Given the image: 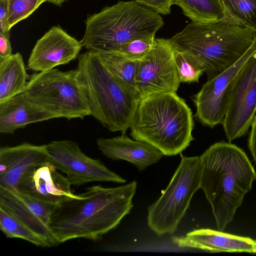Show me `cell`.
<instances>
[{
	"mask_svg": "<svg viewBox=\"0 0 256 256\" xmlns=\"http://www.w3.org/2000/svg\"><path fill=\"white\" fill-rule=\"evenodd\" d=\"M200 156V188L211 205L218 230L223 231L250 190L256 173L246 152L230 142H216Z\"/></svg>",
	"mask_w": 256,
	"mask_h": 256,
	"instance_id": "7a4b0ae2",
	"label": "cell"
},
{
	"mask_svg": "<svg viewBox=\"0 0 256 256\" xmlns=\"http://www.w3.org/2000/svg\"><path fill=\"white\" fill-rule=\"evenodd\" d=\"M66 0H48L47 2L52 3L57 6H60L62 4L66 2Z\"/></svg>",
	"mask_w": 256,
	"mask_h": 256,
	"instance_id": "1f68e13d",
	"label": "cell"
},
{
	"mask_svg": "<svg viewBox=\"0 0 256 256\" xmlns=\"http://www.w3.org/2000/svg\"><path fill=\"white\" fill-rule=\"evenodd\" d=\"M256 29L228 20L192 22L170 38L174 49L186 52L202 67L210 80L234 64L251 46Z\"/></svg>",
	"mask_w": 256,
	"mask_h": 256,
	"instance_id": "277c9868",
	"label": "cell"
},
{
	"mask_svg": "<svg viewBox=\"0 0 256 256\" xmlns=\"http://www.w3.org/2000/svg\"><path fill=\"white\" fill-rule=\"evenodd\" d=\"M256 114V52L236 79L222 122L230 142L245 135Z\"/></svg>",
	"mask_w": 256,
	"mask_h": 256,
	"instance_id": "7c38bea8",
	"label": "cell"
},
{
	"mask_svg": "<svg viewBox=\"0 0 256 256\" xmlns=\"http://www.w3.org/2000/svg\"><path fill=\"white\" fill-rule=\"evenodd\" d=\"M256 52V30L251 46L234 64L214 78L207 80L192 98L196 108V119L213 128L222 124L237 76L246 62Z\"/></svg>",
	"mask_w": 256,
	"mask_h": 256,
	"instance_id": "9c48e42d",
	"label": "cell"
},
{
	"mask_svg": "<svg viewBox=\"0 0 256 256\" xmlns=\"http://www.w3.org/2000/svg\"><path fill=\"white\" fill-rule=\"evenodd\" d=\"M202 173L200 156L181 154L180 162L168 185L148 209V224L158 236L172 234L176 230L193 195L200 188Z\"/></svg>",
	"mask_w": 256,
	"mask_h": 256,
	"instance_id": "ba28073f",
	"label": "cell"
},
{
	"mask_svg": "<svg viewBox=\"0 0 256 256\" xmlns=\"http://www.w3.org/2000/svg\"><path fill=\"white\" fill-rule=\"evenodd\" d=\"M96 53L117 82L126 91L140 100L136 82L138 61L130 60L116 52Z\"/></svg>",
	"mask_w": 256,
	"mask_h": 256,
	"instance_id": "44dd1931",
	"label": "cell"
},
{
	"mask_svg": "<svg viewBox=\"0 0 256 256\" xmlns=\"http://www.w3.org/2000/svg\"><path fill=\"white\" fill-rule=\"evenodd\" d=\"M96 142L98 150L106 158L128 161L140 172L156 163L164 156L152 144L132 140L125 134L112 138H99Z\"/></svg>",
	"mask_w": 256,
	"mask_h": 256,
	"instance_id": "ac0fdd59",
	"label": "cell"
},
{
	"mask_svg": "<svg viewBox=\"0 0 256 256\" xmlns=\"http://www.w3.org/2000/svg\"><path fill=\"white\" fill-rule=\"evenodd\" d=\"M29 78L20 53L0 60V102L24 92Z\"/></svg>",
	"mask_w": 256,
	"mask_h": 256,
	"instance_id": "ffe728a7",
	"label": "cell"
},
{
	"mask_svg": "<svg viewBox=\"0 0 256 256\" xmlns=\"http://www.w3.org/2000/svg\"><path fill=\"white\" fill-rule=\"evenodd\" d=\"M46 152L48 160L66 174L72 185L78 186L97 181L126 182V179L109 170L100 160L85 154L76 142L52 141L46 144Z\"/></svg>",
	"mask_w": 256,
	"mask_h": 256,
	"instance_id": "30bf717a",
	"label": "cell"
},
{
	"mask_svg": "<svg viewBox=\"0 0 256 256\" xmlns=\"http://www.w3.org/2000/svg\"><path fill=\"white\" fill-rule=\"evenodd\" d=\"M137 2L151 8L157 13L168 14L175 0H134Z\"/></svg>",
	"mask_w": 256,
	"mask_h": 256,
	"instance_id": "83f0119b",
	"label": "cell"
},
{
	"mask_svg": "<svg viewBox=\"0 0 256 256\" xmlns=\"http://www.w3.org/2000/svg\"><path fill=\"white\" fill-rule=\"evenodd\" d=\"M8 0H0V33L10 38V32L6 26Z\"/></svg>",
	"mask_w": 256,
	"mask_h": 256,
	"instance_id": "f1b7e54d",
	"label": "cell"
},
{
	"mask_svg": "<svg viewBox=\"0 0 256 256\" xmlns=\"http://www.w3.org/2000/svg\"><path fill=\"white\" fill-rule=\"evenodd\" d=\"M171 240L180 248H196L212 252L256 254V240L208 228L196 230L184 236H174Z\"/></svg>",
	"mask_w": 256,
	"mask_h": 256,
	"instance_id": "e0dca14e",
	"label": "cell"
},
{
	"mask_svg": "<svg viewBox=\"0 0 256 256\" xmlns=\"http://www.w3.org/2000/svg\"><path fill=\"white\" fill-rule=\"evenodd\" d=\"M174 4L180 7L192 22L209 23L224 20L234 22L221 0H175Z\"/></svg>",
	"mask_w": 256,
	"mask_h": 256,
	"instance_id": "7402d4cb",
	"label": "cell"
},
{
	"mask_svg": "<svg viewBox=\"0 0 256 256\" xmlns=\"http://www.w3.org/2000/svg\"><path fill=\"white\" fill-rule=\"evenodd\" d=\"M0 228L7 238H20L41 247H48L40 237L0 208Z\"/></svg>",
	"mask_w": 256,
	"mask_h": 256,
	"instance_id": "603a6c76",
	"label": "cell"
},
{
	"mask_svg": "<svg viewBox=\"0 0 256 256\" xmlns=\"http://www.w3.org/2000/svg\"><path fill=\"white\" fill-rule=\"evenodd\" d=\"M192 112L176 92L156 93L141 98L130 128L135 140L148 142L164 156L181 154L194 140Z\"/></svg>",
	"mask_w": 256,
	"mask_h": 256,
	"instance_id": "3957f363",
	"label": "cell"
},
{
	"mask_svg": "<svg viewBox=\"0 0 256 256\" xmlns=\"http://www.w3.org/2000/svg\"><path fill=\"white\" fill-rule=\"evenodd\" d=\"M233 22L256 29V0H221Z\"/></svg>",
	"mask_w": 256,
	"mask_h": 256,
	"instance_id": "cb8c5ba5",
	"label": "cell"
},
{
	"mask_svg": "<svg viewBox=\"0 0 256 256\" xmlns=\"http://www.w3.org/2000/svg\"><path fill=\"white\" fill-rule=\"evenodd\" d=\"M248 138V148L256 162V114L254 118Z\"/></svg>",
	"mask_w": 256,
	"mask_h": 256,
	"instance_id": "4dcf8cb0",
	"label": "cell"
},
{
	"mask_svg": "<svg viewBox=\"0 0 256 256\" xmlns=\"http://www.w3.org/2000/svg\"><path fill=\"white\" fill-rule=\"evenodd\" d=\"M76 70L90 116L110 132L125 134L140 100L117 82L94 52L87 50L79 56Z\"/></svg>",
	"mask_w": 256,
	"mask_h": 256,
	"instance_id": "8992f818",
	"label": "cell"
},
{
	"mask_svg": "<svg viewBox=\"0 0 256 256\" xmlns=\"http://www.w3.org/2000/svg\"><path fill=\"white\" fill-rule=\"evenodd\" d=\"M46 111L32 102L26 94L0 102V132L12 134L28 124L53 119Z\"/></svg>",
	"mask_w": 256,
	"mask_h": 256,
	"instance_id": "d6986e66",
	"label": "cell"
},
{
	"mask_svg": "<svg viewBox=\"0 0 256 256\" xmlns=\"http://www.w3.org/2000/svg\"><path fill=\"white\" fill-rule=\"evenodd\" d=\"M56 206L37 200L16 190L0 188V208L40 237L48 247L60 244L50 227Z\"/></svg>",
	"mask_w": 256,
	"mask_h": 256,
	"instance_id": "4fadbf2b",
	"label": "cell"
},
{
	"mask_svg": "<svg viewBox=\"0 0 256 256\" xmlns=\"http://www.w3.org/2000/svg\"><path fill=\"white\" fill-rule=\"evenodd\" d=\"M71 184L48 160L27 170L18 182L17 190L37 200L58 204L74 197Z\"/></svg>",
	"mask_w": 256,
	"mask_h": 256,
	"instance_id": "9a60e30c",
	"label": "cell"
},
{
	"mask_svg": "<svg viewBox=\"0 0 256 256\" xmlns=\"http://www.w3.org/2000/svg\"><path fill=\"white\" fill-rule=\"evenodd\" d=\"M48 0H8L6 26L10 32L18 22L31 15Z\"/></svg>",
	"mask_w": 256,
	"mask_h": 256,
	"instance_id": "484cf974",
	"label": "cell"
},
{
	"mask_svg": "<svg viewBox=\"0 0 256 256\" xmlns=\"http://www.w3.org/2000/svg\"><path fill=\"white\" fill-rule=\"evenodd\" d=\"M136 82L140 100L156 93L176 92L180 82L170 38H156L152 50L138 62Z\"/></svg>",
	"mask_w": 256,
	"mask_h": 256,
	"instance_id": "8fae6325",
	"label": "cell"
},
{
	"mask_svg": "<svg viewBox=\"0 0 256 256\" xmlns=\"http://www.w3.org/2000/svg\"><path fill=\"white\" fill-rule=\"evenodd\" d=\"M24 92L54 118L83 120L91 114L76 69L63 72L53 68L34 73L30 76Z\"/></svg>",
	"mask_w": 256,
	"mask_h": 256,
	"instance_id": "52a82bcc",
	"label": "cell"
},
{
	"mask_svg": "<svg viewBox=\"0 0 256 256\" xmlns=\"http://www.w3.org/2000/svg\"><path fill=\"white\" fill-rule=\"evenodd\" d=\"M155 39V36L134 39L122 45L116 52L132 60L140 61L152 50Z\"/></svg>",
	"mask_w": 256,
	"mask_h": 256,
	"instance_id": "4316f807",
	"label": "cell"
},
{
	"mask_svg": "<svg viewBox=\"0 0 256 256\" xmlns=\"http://www.w3.org/2000/svg\"><path fill=\"white\" fill-rule=\"evenodd\" d=\"M80 40L88 50L117 52L134 39L155 36L164 24L160 14L134 0L119 1L88 15Z\"/></svg>",
	"mask_w": 256,
	"mask_h": 256,
	"instance_id": "5b68a950",
	"label": "cell"
},
{
	"mask_svg": "<svg viewBox=\"0 0 256 256\" xmlns=\"http://www.w3.org/2000/svg\"><path fill=\"white\" fill-rule=\"evenodd\" d=\"M9 38L0 33V60L4 59L12 54Z\"/></svg>",
	"mask_w": 256,
	"mask_h": 256,
	"instance_id": "f546056e",
	"label": "cell"
},
{
	"mask_svg": "<svg viewBox=\"0 0 256 256\" xmlns=\"http://www.w3.org/2000/svg\"><path fill=\"white\" fill-rule=\"evenodd\" d=\"M136 188L135 180L114 188L93 186L57 204L50 224L56 238L60 244L78 238L98 240L130 212Z\"/></svg>",
	"mask_w": 256,
	"mask_h": 256,
	"instance_id": "6da1fadb",
	"label": "cell"
},
{
	"mask_svg": "<svg viewBox=\"0 0 256 256\" xmlns=\"http://www.w3.org/2000/svg\"><path fill=\"white\" fill-rule=\"evenodd\" d=\"M48 160L46 144L23 142L0 148V188L16 190L20 179L33 166Z\"/></svg>",
	"mask_w": 256,
	"mask_h": 256,
	"instance_id": "2e32d148",
	"label": "cell"
},
{
	"mask_svg": "<svg viewBox=\"0 0 256 256\" xmlns=\"http://www.w3.org/2000/svg\"><path fill=\"white\" fill-rule=\"evenodd\" d=\"M174 59L180 83L198 82L204 70L194 56L186 52L174 49Z\"/></svg>",
	"mask_w": 256,
	"mask_h": 256,
	"instance_id": "d4e9b609",
	"label": "cell"
},
{
	"mask_svg": "<svg viewBox=\"0 0 256 256\" xmlns=\"http://www.w3.org/2000/svg\"><path fill=\"white\" fill-rule=\"evenodd\" d=\"M78 41L59 26L50 28L36 42L28 61L27 68L36 72L68 64L79 56L82 48Z\"/></svg>",
	"mask_w": 256,
	"mask_h": 256,
	"instance_id": "5bb4252c",
	"label": "cell"
}]
</instances>
